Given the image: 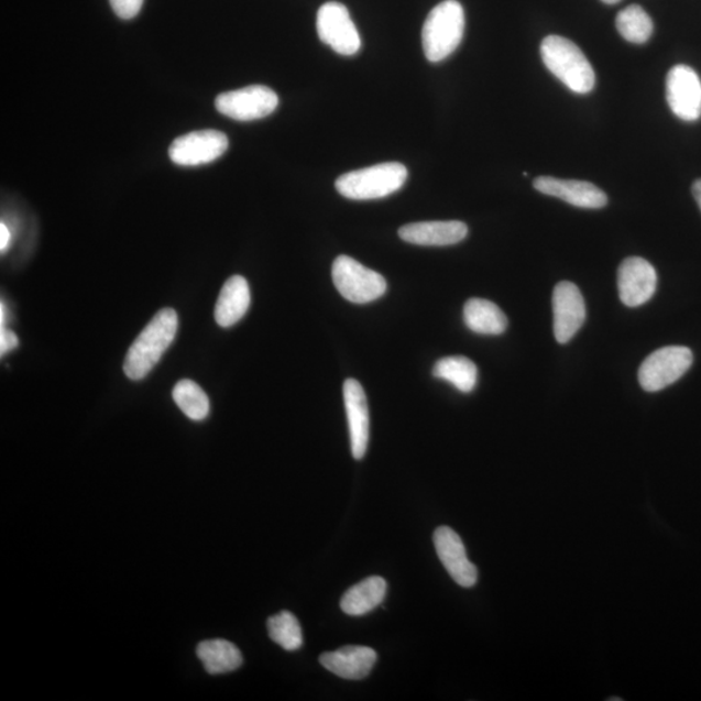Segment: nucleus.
<instances>
[{
  "mask_svg": "<svg viewBox=\"0 0 701 701\" xmlns=\"http://www.w3.org/2000/svg\"><path fill=\"white\" fill-rule=\"evenodd\" d=\"M464 322L469 329L483 336L503 335L508 327L507 316L495 303L472 298L464 306Z\"/></svg>",
  "mask_w": 701,
  "mask_h": 701,
  "instance_id": "nucleus-19",
  "label": "nucleus"
},
{
  "mask_svg": "<svg viewBox=\"0 0 701 701\" xmlns=\"http://www.w3.org/2000/svg\"><path fill=\"white\" fill-rule=\"evenodd\" d=\"M468 227L461 221H425L408 223L399 229L404 242L417 245H451L464 241Z\"/></svg>",
  "mask_w": 701,
  "mask_h": 701,
  "instance_id": "nucleus-17",
  "label": "nucleus"
},
{
  "mask_svg": "<svg viewBox=\"0 0 701 701\" xmlns=\"http://www.w3.org/2000/svg\"><path fill=\"white\" fill-rule=\"evenodd\" d=\"M533 185L537 191L548 197L559 198L578 208L600 209L609 204L605 193L587 180L541 176L534 179Z\"/></svg>",
  "mask_w": 701,
  "mask_h": 701,
  "instance_id": "nucleus-14",
  "label": "nucleus"
},
{
  "mask_svg": "<svg viewBox=\"0 0 701 701\" xmlns=\"http://www.w3.org/2000/svg\"><path fill=\"white\" fill-rule=\"evenodd\" d=\"M18 346V336L14 335V332H12L11 330H4L2 328V331H0V351H2V357H4L6 353H9L13 349H17Z\"/></svg>",
  "mask_w": 701,
  "mask_h": 701,
  "instance_id": "nucleus-27",
  "label": "nucleus"
},
{
  "mask_svg": "<svg viewBox=\"0 0 701 701\" xmlns=\"http://www.w3.org/2000/svg\"><path fill=\"white\" fill-rule=\"evenodd\" d=\"M10 241V230L6 227V223H2V226H0V250H2V252H4L7 248H9Z\"/></svg>",
  "mask_w": 701,
  "mask_h": 701,
  "instance_id": "nucleus-28",
  "label": "nucleus"
},
{
  "mask_svg": "<svg viewBox=\"0 0 701 701\" xmlns=\"http://www.w3.org/2000/svg\"><path fill=\"white\" fill-rule=\"evenodd\" d=\"M436 379L450 382L459 392L472 393L479 380V370L471 359L464 357H450L437 361L432 368Z\"/></svg>",
  "mask_w": 701,
  "mask_h": 701,
  "instance_id": "nucleus-22",
  "label": "nucleus"
},
{
  "mask_svg": "<svg viewBox=\"0 0 701 701\" xmlns=\"http://www.w3.org/2000/svg\"><path fill=\"white\" fill-rule=\"evenodd\" d=\"M251 294L248 281L242 276L230 277L222 286L215 308L216 322L221 328L233 327L248 314Z\"/></svg>",
  "mask_w": 701,
  "mask_h": 701,
  "instance_id": "nucleus-18",
  "label": "nucleus"
},
{
  "mask_svg": "<svg viewBox=\"0 0 701 701\" xmlns=\"http://www.w3.org/2000/svg\"><path fill=\"white\" fill-rule=\"evenodd\" d=\"M173 399L184 414L194 421H204L209 415V399L198 383L183 380L173 388Z\"/></svg>",
  "mask_w": 701,
  "mask_h": 701,
  "instance_id": "nucleus-24",
  "label": "nucleus"
},
{
  "mask_svg": "<svg viewBox=\"0 0 701 701\" xmlns=\"http://www.w3.org/2000/svg\"><path fill=\"white\" fill-rule=\"evenodd\" d=\"M438 558L447 572L461 588H473L479 580L474 563L469 561L467 549L459 534L448 526H439L434 533Z\"/></svg>",
  "mask_w": 701,
  "mask_h": 701,
  "instance_id": "nucleus-13",
  "label": "nucleus"
},
{
  "mask_svg": "<svg viewBox=\"0 0 701 701\" xmlns=\"http://www.w3.org/2000/svg\"><path fill=\"white\" fill-rule=\"evenodd\" d=\"M317 33L320 40L339 55L353 56L360 52L361 39L349 10L341 3H325L317 12Z\"/></svg>",
  "mask_w": 701,
  "mask_h": 701,
  "instance_id": "nucleus-8",
  "label": "nucleus"
},
{
  "mask_svg": "<svg viewBox=\"0 0 701 701\" xmlns=\"http://www.w3.org/2000/svg\"><path fill=\"white\" fill-rule=\"evenodd\" d=\"M331 276L338 293L357 305L377 300L387 291L386 280L380 273L350 256L341 255L335 260Z\"/></svg>",
  "mask_w": 701,
  "mask_h": 701,
  "instance_id": "nucleus-5",
  "label": "nucleus"
},
{
  "mask_svg": "<svg viewBox=\"0 0 701 701\" xmlns=\"http://www.w3.org/2000/svg\"><path fill=\"white\" fill-rule=\"evenodd\" d=\"M110 3L120 19L130 20L140 13L143 0H110Z\"/></svg>",
  "mask_w": 701,
  "mask_h": 701,
  "instance_id": "nucleus-26",
  "label": "nucleus"
},
{
  "mask_svg": "<svg viewBox=\"0 0 701 701\" xmlns=\"http://www.w3.org/2000/svg\"><path fill=\"white\" fill-rule=\"evenodd\" d=\"M278 103L277 94L263 85L222 92L215 100L217 111L237 121L264 119L276 111Z\"/></svg>",
  "mask_w": 701,
  "mask_h": 701,
  "instance_id": "nucleus-7",
  "label": "nucleus"
},
{
  "mask_svg": "<svg viewBox=\"0 0 701 701\" xmlns=\"http://www.w3.org/2000/svg\"><path fill=\"white\" fill-rule=\"evenodd\" d=\"M552 309L556 341L566 344L572 341L587 320V305L580 288L569 281H562L556 285L552 294Z\"/></svg>",
  "mask_w": 701,
  "mask_h": 701,
  "instance_id": "nucleus-10",
  "label": "nucleus"
},
{
  "mask_svg": "<svg viewBox=\"0 0 701 701\" xmlns=\"http://www.w3.org/2000/svg\"><path fill=\"white\" fill-rule=\"evenodd\" d=\"M465 32V13L458 0H445L428 14L423 28L426 59L439 63L457 52Z\"/></svg>",
  "mask_w": 701,
  "mask_h": 701,
  "instance_id": "nucleus-3",
  "label": "nucleus"
},
{
  "mask_svg": "<svg viewBox=\"0 0 701 701\" xmlns=\"http://www.w3.org/2000/svg\"><path fill=\"white\" fill-rule=\"evenodd\" d=\"M387 583L382 577H370L346 592L341 609L350 616H363L379 606L386 596Z\"/></svg>",
  "mask_w": 701,
  "mask_h": 701,
  "instance_id": "nucleus-20",
  "label": "nucleus"
},
{
  "mask_svg": "<svg viewBox=\"0 0 701 701\" xmlns=\"http://www.w3.org/2000/svg\"><path fill=\"white\" fill-rule=\"evenodd\" d=\"M177 329L176 310L172 308L158 310L154 319L130 346L124 363L128 379L140 381L146 377L175 341Z\"/></svg>",
  "mask_w": 701,
  "mask_h": 701,
  "instance_id": "nucleus-1",
  "label": "nucleus"
},
{
  "mask_svg": "<svg viewBox=\"0 0 701 701\" xmlns=\"http://www.w3.org/2000/svg\"><path fill=\"white\" fill-rule=\"evenodd\" d=\"M617 284L621 302L626 307H640L653 298L656 292L657 274L646 259L627 258L620 265Z\"/></svg>",
  "mask_w": 701,
  "mask_h": 701,
  "instance_id": "nucleus-12",
  "label": "nucleus"
},
{
  "mask_svg": "<svg viewBox=\"0 0 701 701\" xmlns=\"http://www.w3.org/2000/svg\"><path fill=\"white\" fill-rule=\"evenodd\" d=\"M693 355L688 347L669 346L657 350L643 361L638 379L643 390L657 393L683 377L692 365Z\"/></svg>",
  "mask_w": 701,
  "mask_h": 701,
  "instance_id": "nucleus-6",
  "label": "nucleus"
},
{
  "mask_svg": "<svg viewBox=\"0 0 701 701\" xmlns=\"http://www.w3.org/2000/svg\"><path fill=\"white\" fill-rule=\"evenodd\" d=\"M667 100L671 112L683 121L701 118V79L688 65H676L667 77Z\"/></svg>",
  "mask_w": 701,
  "mask_h": 701,
  "instance_id": "nucleus-11",
  "label": "nucleus"
},
{
  "mask_svg": "<svg viewBox=\"0 0 701 701\" xmlns=\"http://www.w3.org/2000/svg\"><path fill=\"white\" fill-rule=\"evenodd\" d=\"M197 655L207 673L212 676L230 673L243 664L241 650L233 643L223 639L201 642Z\"/></svg>",
  "mask_w": 701,
  "mask_h": 701,
  "instance_id": "nucleus-21",
  "label": "nucleus"
},
{
  "mask_svg": "<svg viewBox=\"0 0 701 701\" xmlns=\"http://www.w3.org/2000/svg\"><path fill=\"white\" fill-rule=\"evenodd\" d=\"M270 637L286 650L299 649L303 645L302 627L292 612H280L269 620Z\"/></svg>",
  "mask_w": 701,
  "mask_h": 701,
  "instance_id": "nucleus-25",
  "label": "nucleus"
},
{
  "mask_svg": "<svg viewBox=\"0 0 701 701\" xmlns=\"http://www.w3.org/2000/svg\"><path fill=\"white\" fill-rule=\"evenodd\" d=\"M407 178L408 171L403 164L382 163L346 173L337 179L336 187L344 198L373 200L401 190Z\"/></svg>",
  "mask_w": 701,
  "mask_h": 701,
  "instance_id": "nucleus-4",
  "label": "nucleus"
},
{
  "mask_svg": "<svg viewBox=\"0 0 701 701\" xmlns=\"http://www.w3.org/2000/svg\"><path fill=\"white\" fill-rule=\"evenodd\" d=\"M541 59L549 72L569 90L589 94L595 86V72L574 42L548 35L540 45Z\"/></svg>",
  "mask_w": 701,
  "mask_h": 701,
  "instance_id": "nucleus-2",
  "label": "nucleus"
},
{
  "mask_svg": "<svg viewBox=\"0 0 701 701\" xmlns=\"http://www.w3.org/2000/svg\"><path fill=\"white\" fill-rule=\"evenodd\" d=\"M228 147L227 134L212 129L197 130L173 141L169 157L177 165L197 166L217 161Z\"/></svg>",
  "mask_w": 701,
  "mask_h": 701,
  "instance_id": "nucleus-9",
  "label": "nucleus"
},
{
  "mask_svg": "<svg viewBox=\"0 0 701 701\" xmlns=\"http://www.w3.org/2000/svg\"><path fill=\"white\" fill-rule=\"evenodd\" d=\"M343 399L349 420L351 450L353 458L361 460L365 457L370 443V407L363 386L357 380H346Z\"/></svg>",
  "mask_w": 701,
  "mask_h": 701,
  "instance_id": "nucleus-15",
  "label": "nucleus"
},
{
  "mask_svg": "<svg viewBox=\"0 0 701 701\" xmlns=\"http://www.w3.org/2000/svg\"><path fill=\"white\" fill-rule=\"evenodd\" d=\"M602 2L605 4H617L621 0H602Z\"/></svg>",
  "mask_w": 701,
  "mask_h": 701,
  "instance_id": "nucleus-30",
  "label": "nucleus"
},
{
  "mask_svg": "<svg viewBox=\"0 0 701 701\" xmlns=\"http://www.w3.org/2000/svg\"><path fill=\"white\" fill-rule=\"evenodd\" d=\"M616 28L621 37L634 45H643L654 33V21L640 6L632 4L618 13Z\"/></svg>",
  "mask_w": 701,
  "mask_h": 701,
  "instance_id": "nucleus-23",
  "label": "nucleus"
},
{
  "mask_svg": "<svg viewBox=\"0 0 701 701\" xmlns=\"http://www.w3.org/2000/svg\"><path fill=\"white\" fill-rule=\"evenodd\" d=\"M375 661H377V653L364 646H346L335 653H325L320 656V662L325 669L353 681L370 675Z\"/></svg>",
  "mask_w": 701,
  "mask_h": 701,
  "instance_id": "nucleus-16",
  "label": "nucleus"
},
{
  "mask_svg": "<svg viewBox=\"0 0 701 701\" xmlns=\"http://www.w3.org/2000/svg\"><path fill=\"white\" fill-rule=\"evenodd\" d=\"M692 195H693V198H695L697 204L701 211V178L695 180V183H693Z\"/></svg>",
  "mask_w": 701,
  "mask_h": 701,
  "instance_id": "nucleus-29",
  "label": "nucleus"
}]
</instances>
